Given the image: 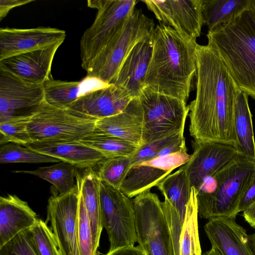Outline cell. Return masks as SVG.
Listing matches in <instances>:
<instances>
[{
  "label": "cell",
  "instance_id": "obj_15",
  "mask_svg": "<svg viewBox=\"0 0 255 255\" xmlns=\"http://www.w3.org/2000/svg\"><path fill=\"white\" fill-rule=\"evenodd\" d=\"M185 149L155 157L132 166L120 189L131 198L157 186L174 169L184 165L189 159L191 155Z\"/></svg>",
  "mask_w": 255,
  "mask_h": 255
},
{
  "label": "cell",
  "instance_id": "obj_26",
  "mask_svg": "<svg viewBox=\"0 0 255 255\" xmlns=\"http://www.w3.org/2000/svg\"><path fill=\"white\" fill-rule=\"evenodd\" d=\"M177 211L184 223L187 205L189 201L191 187L185 170L180 168L167 176L157 186Z\"/></svg>",
  "mask_w": 255,
  "mask_h": 255
},
{
  "label": "cell",
  "instance_id": "obj_1",
  "mask_svg": "<svg viewBox=\"0 0 255 255\" xmlns=\"http://www.w3.org/2000/svg\"><path fill=\"white\" fill-rule=\"evenodd\" d=\"M196 56V97L188 105L190 134L195 142L236 147L234 111L241 90L214 48L198 44Z\"/></svg>",
  "mask_w": 255,
  "mask_h": 255
},
{
  "label": "cell",
  "instance_id": "obj_17",
  "mask_svg": "<svg viewBox=\"0 0 255 255\" xmlns=\"http://www.w3.org/2000/svg\"><path fill=\"white\" fill-rule=\"evenodd\" d=\"M63 42L4 59L0 61V67L26 82L44 84L51 77L53 58Z\"/></svg>",
  "mask_w": 255,
  "mask_h": 255
},
{
  "label": "cell",
  "instance_id": "obj_31",
  "mask_svg": "<svg viewBox=\"0 0 255 255\" xmlns=\"http://www.w3.org/2000/svg\"><path fill=\"white\" fill-rule=\"evenodd\" d=\"M101 152L106 158L131 157L140 146L113 135L93 132L80 141Z\"/></svg>",
  "mask_w": 255,
  "mask_h": 255
},
{
  "label": "cell",
  "instance_id": "obj_41",
  "mask_svg": "<svg viewBox=\"0 0 255 255\" xmlns=\"http://www.w3.org/2000/svg\"><path fill=\"white\" fill-rule=\"evenodd\" d=\"M105 255H145L138 245L137 246H126L109 251Z\"/></svg>",
  "mask_w": 255,
  "mask_h": 255
},
{
  "label": "cell",
  "instance_id": "obj_13",
  "mask_svg": "<svg viewBox=\"0 0 255 255\" xmlns=\"http://www.w3.org/2000/svg\"><path fill=\"white\" fill-rule=\"evenodd\" d=\"M142 1L160 22L196 41L204 20L202 0H144Z\"/></svg>",
  "mask_w": 255,
  "mask_h": 255
},
{
  "label": "cell",
  "instance_id": "obj_3",
  "mask_svg": "<svg viewBox=\"0 0 255 255\" xmlns=\"http://www.w3.org/2000/svg\"><path fill=\"white\" fill-rule=\"evenodd\" d=\"M239 89L255 99V10L252 6L207 35Z\"/></svg>",
  "mask_w": 255,
  "mask_h": 255
},
{
  "label": "cell",
  "instance_id": "obj_11",
  "mask_svg": "<svg viewBox=\"0 0 255 255\" xmlns=\"http://www.w3.org/2000/svg\"><path fill=\"white\" fill-rule=\"evenodd\" d=\"M44 101V84L26 82L0 67V122L31 118Z\"/></svg>",
  "mask_w": 255,
  "mask_h": 255
},
{
  "label": "cell",
  "instance_id": "obj_45",
  "mask_svg": "<svg viewBox=\"0 0 255 255\" xmlns=\"http://www.w3.org/2000/svg\"><path fill=\"white\" fill-rule=\"evenodd\" d=\"M252 6L255 10V0H252Z\"/></svg>",
  "mask_w": 255,
  "mask_h": 255
},
{
  "label": "cell",
  "instance_id": "obj_19",
  "mask_svg": "<svg viewBox=\"0 0 255 255\" xmlns=\"http://www.w3.org/2000/svg\"><path fill=\"white\" fill-rule=\"evenodd\" d=\"M133 99L122 89L110 84L107 87L88 91L69 109L98 120L122 112Z\"/></svg>",
  "mask_w": 255,
  "mask_h": 255
},
{
  "label": "cell",
  "instance_id": "obj_39",
  "mask_svg": "<svg viewBox=\"0 0 255 255\" xmlns=\"http://www.w3.org/2000/svg\"><path fill=\"white\" fill-rule=\"evenodd\" d=\"M255 203V171L240 200L238 212H244Z\"/></svg>",
  "mask_w": 255,
  "mask_h": 255
},
{
  "label": "cell",
  "instance_id": "obj_40",
  "mask_svg": "<svg viewBox=\"0 0 255 255\" xmlns=\"http://www.w3.org/2000/svg\"><path fill=\"white\" fill-rule=\"evenodd\" d=\"M33 1L34 0H0V20H1L5 17L13 8L29 3Z\"/></svg>",
  "mask_w": 255,
  "mask_h": 255
},
{
  "label": "cell",
  "instance_id": "obj_42",
  "mask_svg": "<svg viewBox=\"0 0 255 255\" xmlns=\"http://www.w3.org/2000/svg\"><path fill=\"white\" fill-rule=\"evenodd\" d=\"M243 216L245 221L255 229V203L243 212Z\"/></svg>",
  "mask_w": 255,
  "mask_h": 255
},
{
  "label": "cell",
  "instance_id": "obj_16",
  "mask_svg": "<svg viewBox=\"0 0 255 255\" xmlns=\"http://www.w3.org/2000/svg\"><path fill=\"white\" fill-rule=\"evenodd\" d=\"M66 32L50 27L0 29V61L20 54L64 42Z\"/></svg>",
  "mask_w": 255,
  "mask_h": 255
},
{
  "label": "cell",
  "instance_id": "obj_5",
  "mask_svg": "<svg viewBox=\"0 0 255 255\" xmlns=\"http://www.w3.org/2000/svg\"><path fill=\"white\" fill-rule=\"evenodd\" d=\"M135 0H88L96 8L95 19L80 40L81 66L87 72L105 46L121 31L135 9Z\"/></svg>",
  "mask_w": 255,
  "mask_h": 255
},
{
  "label": "cell",
  "instance_id": "obj_18",
  "mask_svg": "<svg viewBox=\"0 0 255 255\" xmlns=\"http://www.w3.org/2000/svg\"><path fill=\"white\" fill-rule=\"evenodd\" d=\"M152 35V33L133 47L111 83L133 98H138L145 87V80L153 48Z\"/></svg>",
  "mask_w": 255,
  "mask_h": 255
},
{
  "label": "cell",
  "instance_id": "obj_8",
  "mask_svg": "<svg viewBox=\"0 0 255 255\" xmlns=\"http://www.w3.org/2000/svg\"><path fill=\"white\" fill-rule=\"evenodd\" d=\"M132 201L137 242L145 255H175L170 230L157 195L148 189Z\"/></svg>",
  "mask_w": 255,
  "mask_h": 255
},
{
  "label": "cell",
  "instance_id": "obj_30",
  "mask_svg": "<svg viewBox=\"0 0 255 255\" xmlns=\"http://www.w3.org/2000/svg\"><path fill=\"white\" fill-rule=\"evenodd\" d=\"M84 81H64L52 76L44 83L45 101L59 109H68L82 95Z\"/></svg>",
  "mask_w": 255,
  "mask_h": 255
},
{
  "label": "cell",
  "instance_id": "obj_2",
  "mask_svg": "<svg viewBox=\"0 0 255 255\" xmlns=\"http://www.w3.org/2000/svg\"><path fill=\"white\" fill-rule=\"evenodd\" d=\"M152 37L145 87L186 102L196 76L198 44L162 23L155 27Z\"/></svg>",
  "mask_w": 255,
  "mask_h": 255
},
{
  "label": "cell",
  "instance_id": "obj_27",
  "mask_svg": "<svg viewBox=\"0 0 255 255\" xmlns=\"http://www.w3.org/2000/svg\"><path fill=\"white\" fill-rule=\"evenodd\" d=\"M252 0H202L204 23L211 31L251 7Z\"/></svg>",
  "mask_w": 255,
  "mask_h": 255
},
{
  "label": "cell",
  "instance_id": "obj_32",
  "mask_svg": "<svg viewBox=\"0 0 255 255\" xmlns=\"http://www.w3.org/2000/svg\"><path fill=\"white\" fill-rule=\"evenodd\" d=\"M59 159L37 152L27 146L10 142L0 148V163H47L59 162Z\"/></svg>",
  "mask_w": 255,
  "mask_h": 255
},
{
  "label": "cell",
  "instance_id": "obj_12",
  "mask_svg": "<svg viewBox=\"0 0 255 255\" xmlns=\"http://www.w3.org/2000/svg\"><path fill=\"white\" fill-rule=\"evenodd\" d=\"M79 185L70 191L51 196L46 223H50L61 255H80L78 242Z\"/></svg>",
  "mask_w": 255,
  "mask_h": 255
},
{
  "label": "cell",
  "instance_id": "obj_44",
  "mask_svg": "<svg viewBox=\"0 0 255 255\" xmlns=\"http://www.w3.org/2000/svg\"><path fill=\"white\" fill-rule=\"evenodd\" d=\"M250 240L251 243L252 248L255 255V232L249 235Z\"/></svg>",
  "mask_w": 255,
  "mask_h": 255
},
{
  "label": "cell",
  "instance_id": "obj_36",
  "mask_svg": "<svg viewBox=\"0 0 255 255\" xmlns=\"http://www.w3.org/2000/svg\"><path fill=\"white\" fill-rule=\"evenodd\" d=\"M78 242L80 255H97L94 250L89 219L81 194L78 213Z\"/></svg>",
  "mask_w": 255,
  "mask_h": 255
},
{
  "label": "cell",
  "instance_id": "obj_10",
  "mask_svg": "<svg viewBox=\"0 0 255 255\" xmlns=\"http://www.w3.org/2000/svg\"><path fill=\"white\" fill-rule=\"evenodd\" d=\"M100 197L103 228L108 235L109 251L137 242L132 200L122 191L100 180Z\"/></svg>",
  "mask_w": 255,
  "mask_h": 255
},
{
  "label": "cell",
  "instance_id": "obj_33",
  "mask_svg": "<svg viewBox=\"0 0 255 255\" xmlns=\"http://www.w3.org/2000/svg\"><path fill=\"white\" fill-rule=\"evenodd\" d=\"M132 156L105 158L99 165L97 174L100 180L120 189L132 166Z\"/></svg>",
  "mask_w": 255,
  "mask_h": 255
},
{
  "label": "cell",
  "instance_id": "obj_23",
  "mask_svg": "<svg viewBox=\"0 0 255 255\" xmlns=\"http://www.w3.org/2000/svg\"><path fill=\"white\" fill-rule=\"evenodd\" d=\"M25 146L78 168H92L106 158L98 150L80 141L32 142Z\"/></svg>",
  "mask_w": 255,
  "mask_h": 255
},
{
  "label": "cell",
  "instance_id": "obj_43",
  "mask_svg": "<svg viewBox=\"0 0 255 255\" xmlns=\"http://www.w3.org/2000/svg\"><path fill=\"white\" fill-rule=\"evenodd\" d=\"M201 255H223L219 250L214 248L211 249L208 251L203 253Z\"/></svg>",
  "mask_w": 255,
  "mask_h": 255
},
{
  "label": "cell",
  "instance_id": "obj_6",
  "mask_svg": "<svg viewBox=\"0 0 255 255\" xmlns=\"http://www.w3.org/2000/svg\"><path fill=\"white\" fill-rule=\"evenodd\" d=\"M153 21L141 9H134L121 31L94 60L87 77L111 84L133 47L151 34Z\"/></svg>",
  "mask_w": 255,
  "mask_h": 255
},
{
  "label": "cell",
  "instance_id": "obj_35",
  "mask_svg": "<svg viewBox=\"0 0 255 255\" xmlns=\"http://www.w3.org/2000/svg\"><path fill=\"white\" fill-rule=\"evenodd\" d=\"M31 118L15 119L0 122V145L12 142L25 146L32 143L33 141L28 130Z\"/></svg>",
  "mask_w": 255,
  "mask_h": 255
},
{
  "label": "cell",
  "instance_id": "obj_21",
  "mask_svg": "<svg viewBox=\"0 0 255 255\" xmlns=\"http://www.w3.org/2000/svg\"><path fill=\"white\" fill-rule=\"evenodd\" d=\"M143 110L139 98H134L121 113L96 120L94 132L107 134L142 146Z\"/></svg>",
  "mask_w": 255,
  "mask_h": 255
},
{
  "label": "cell",
  "instance_id": "obj_14",
  "mask_svg": "<svg viewBox=\"0 0 255 255\" xmlns=\"http://www.w3.org/2000/svg\"><path fill=\"white\" fill-rule=\"evenodd\" d=\"M189 159L181 166L185 171L191 187L199 191L213 176L240 155L234 146L213 142H193Z\"/></svg>",
  "mask_w": 255,
  "mask_h": 255
},
{
  "label": "cell",
  "instance_id": "obj_20",
  "mask_svg": "<svg viewBox=\"0 0 255 255\" xmlns=\"http://www.w3.org/2000/svg\"><path fill=\"white\" fill-rule=\"evenodd\" d=\"M204 230L212 247L223 255H254L249 235L233 218L209 220Z\"/></svg>",
  "mask_w": 255,
  "mask_h": 255
},
{
  "label": "cell",
  "instance_id": "obj_4",
  "mask_svg": "<svg viewBox=\"0 0 255 255\" xmlns=\"http://www.w3.org/2000/svg\"><path fill=\"white\" fill-rule=\"evenodd\" d=\"M255 171V160L239 155L211 179L213 188L197 192L198 215L236 218L242 195Z\"/></svg>",
  "mask_w": 255,
  "mask_h": 255
},
{
  "label": "cell",
  "instance_id": "obj_24",
  "mask_svg": "<svg viewBox=\"0 0 255 255\" xmlns=\"http://www.w3.org/2000/svg\"><path fill=\"white\" fill-rule=\"evenodd\" d=\"M80 194L90 221L95 253L97 255L103 228L101 214L100 182L97 172L92 168L85 169L77 177Z\"/></svg>",
  "mask_w": 255,
  "mask_h": 255
},
{
  "label": "cell",
  "instance_id": "obj_38",
  "mask_svg": "<svg viewBox=\"0 0 255 255\" xmlns=\"http://www.w3.org/2000/svg\"><path fill=\"white\" fill-rule=\"evenodd\" d=\"M183 135V132L175 133L141 146L137 152L131 157L132 166L156 157L161 149Z\"/></svg>",
  "mask_w": 255,
  "mask_h": 255
},
{
  "label": "cell",
  "instance_id": "obj_25",
  "mask_svg": "<svg viewBox=\"0 0 255 255\" xmlns=\"http://www.w3.org/2000/svg\"><path fill=\"white\" fill-rule=\"evenodd\" d=\"M248 96L240 91L235 101L234 125L237 140L236 148L240 155L255 160V141Z\"/></svg>",
  "mask_w": 255,
  "mask_h": 255
},
{
  "label": "cell",
  "instance_id": "obj_9",
  "mask_svg": "<svg viewBox=\"0 0 255 255\" xmlns=\"http://www.w3.org/2000/svg\"><path fill=\"white\" fill-rule=\"evenodd\" d=\"M138 98L143 113L142 146L184 132L189 112L186 102L147 87Z\"/></svg>",
  "mask_w": 255,
  "mask_h": 255
},
{
  "label": "cell",
  "instance_id": "obj_37",
  "mask_svg": "<svg viewBox=\"0 0 255 255\" xmlns=\"http://www.w3.org/2000/svg\"><path fill=\"white\" fill-rule=\"evenodd\" d=\"M29 229L20 232L0 247V255H37L30 239Z\"/></svg>",
  "mask_w": 255,
  "mask_h": 255
},
{
  "label": "cell",
  "instance_id": "obj_29",
  "mask_svg": "<svg viewBox=\"0 0 255 255\" xmlns=\"http://www.w3.org/2000/svg\"><path fill=\"white\" fill-rule=\"evenodd\" d=\"M12 172L31 174L45 180L51 183L59 194L65 193L74 188L79 174L77 167L63 161L34 170H15Z\"/></svg>",
  "mask_w": 255,
  "mask_h": 255
},
{
  "label": "cell",
  "instance_id": "obj_34",
  "mask_svg": "<svg viewBox=\"0 0 255 255\" xmlns=\"http://www.w3.org/2000/svg\"><path fill=\"white\" fill-rule=\"evenodd\" d=\"M29 231L37 255H61L54 234L45 222L38 219Z\"/></svg>",
  "mask_w": 255,
  "mask_h": 255
},
{
  "label": "cell",
  "instance_id": "obj_22",
  "mask_svg": "<svg viewBox=\"0 0 255 255\" xmlns=\"http://www.w3.org/2000/svg\"><path fill=\"white\" fill-rule=\"evenodd\" d=\"M38 218L27 203L16 195L0 198V248L20 232L33 227Z\"/></svg>",
  "mask_w": 255,
  "mask_h": 255
},
{
  "label": "cell",
  "instance_id": "obj_28",
  "mask_svg": "<svg viewBox=\"0 0 255 255\" xmlns=\"http://www.w3.org/2000/svg\"><path fill=\"white\" fill-rule=\"evenodd\" d=\"M197 190L191 187V195L179 239V255H201L198 227Z\"/></svg>",
  "mask_w": 255,
  "mask_h": 255
},
{
  "label": "cell",
  "instance_id": "obj_46",
  "mask_svg": "<svg viewBox=\"0 0 255 255\" xmlns=\"http://www.w3.org/2000/svg\"><path fill=\"white\" fill-rule=\"evenodd\" d=\"M192 255H196L194 253H193Z\"/></svg>",
  "mask_w": 255,
  "mask_h": 255
},
{
  "label": "cell",
  "instance_id": "obj_7",
  "mask_svg": "<svg viewBox=\"0 0 255 255\" xmlns=\"http://www.w3.org/2000/svg\"><path fill=\"white\" fill-rule=\"evenodd\" d=\"M97 119L71 109H59L45 101L30 120L28 130L33 142L80 141L93 132Z\"/></svg>",
  "mask_w": 255,
  "mask_h": 255
}]
</instances>
